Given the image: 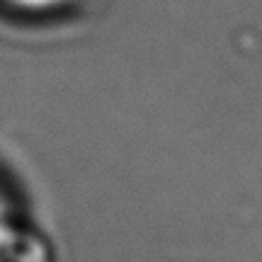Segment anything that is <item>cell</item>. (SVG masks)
I'll return each mask as SVG.
<instances>
[{
	"mask_svg": "<svg viewBox=\"0 0 262 262\" xmlns=\"http://www.w3.org/2000/svg\"><path fill=\"white\" fill-rule=\"evenodd\" d=\"M0 262H51L49 241L25 221L19 206L0 185Z\"/></svg>",
	"mask_w": 262,
	"mask_h": 262,
	"instance_id": "obj_1",
	"label": "cell"
},
{
	"mask_svg": "<svg viewBox=\"0 0 262 262\" xmlns=\"http://www.w3.org/2000/svg\"><path fill=\"white\" fill-rule=\"evenodd\" d=\"M78 0H0V5L19 12H56L75 5Z\"/></svg>",
	"mask_w": 262,
	"mask_h": 262,
	"instance_id": "obj_2",
	"label": "cell"
}]
</instances>
